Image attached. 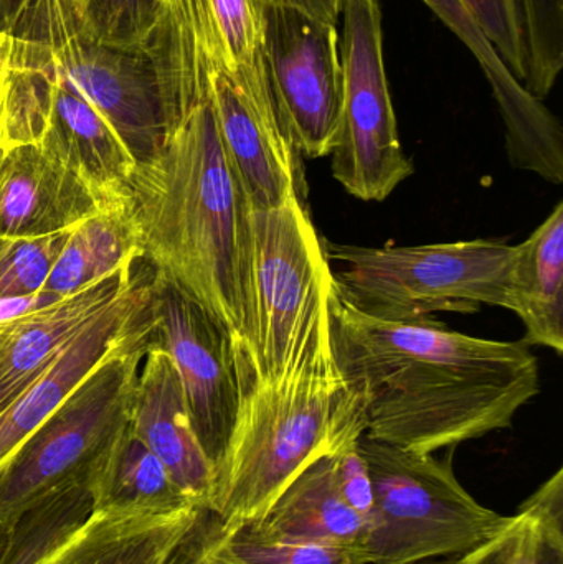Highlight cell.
<instances>
[{
  "instance_id": "cell-1",
  "label": "cell",
  "mask_w": 563,
  "mask_h": 564,
  "mask_svg": "<svg viewBox=\"0 0 563 564\" xmlns=\"http://www.w3.org/2000/svg\"><path fill=\"white\" fill-rule=\"evenodd\" d=\"M337 365L366 404L367 433L400 449L436 454L508 430L541 391L522 341L450 330L433 318L369 317L327 291Z\"/></svg>"
},
{
  "instance_id": "cell-2",
  "label": "cell",
  "mask_w": 563,
  "mask_h": 564,
  "mask_svg": "<svg viewBox=\"0 0 563 564\" xmlns=\"http://www.w3.org/2000/svg\"><path fill=\"white\" fill-rule=\"evenodd\" d=\"M124 207L155 280L197 302L231 341H247L251 207L210 101L138 162Z\"/></svg>"
},
{
  "instance_id": "cell-3",
  "label": "cell",
  "mask_w": 563,
  "mask_h": 564,
  "mask_svg": "<svg viewBox=\"0 0 563 564\" xmlns=\"http://www.w3.org/2000/svg\"><path fill=\"white\" fill-rule=\"evenodd\" d=\"M327 291L280 377H258L234 345L237 414L205 507L220 529L258 522L307 466L367 433L366 404L334 354Z\"/></svg>"
},
{
  "instance_id": "cell-4",
  "label": "cell",
  "mask_w": 563,
  "mask_h": 564,
  "mask_svg": "<svg viewBox=\"0 0 563 564\" xmlns=\"http://www.w3.org/2000/svg\"><path fill=\"white\" fill-rule=\"evenodd\" d=\"M331 285L356 311L389 322H420L436 312L506 308L515 247L472 240L369 248L323 240Z\"/></svg>"
},
{
  "instance_id": "cell-5",
  "label": "cell",
  "mask_w": 563,
  "mask_h": 564,
  "mask_svg": "<svg viewBox=\"0 0 563 564\" xmlns=\"http://www.w3.org/2000/svg\"><path fill=\"white\" fill-rule=\"evenodd\" d=\"M373 513L367 536L369 564H419L475 552L505 532L515 516H499L466 492L445 459L413 453L364 434Z\"/></svg>"
},
{
  "instance_id": "cell-6",
  "label": "cell",
  "mask_w": 563,
  "mask_h": 564,
  "mask_svg": "<svg viewBox=\"0 0 563 564\" xmlns=\"http://www.w3.org/2000/svg\"><path fill=\"white\" fill-rule=\"evenodd\" d=\"M36 148L65 165L101 210L124 207L138 161L108 121L29 40L7 35L0 148Z\"/></svg>"
},
{
  "instance_id": "cell-7",
  "label": "cell",
  "mask_w": 563,
  "mask_h": 564,
  "mask_svg": "<svg viewBox=\"0 0 563 564\" xmlns=\"http://www.w3.org/2000/svg\"><path fill=\"white\" fill-rule=\"evenodd\" d=\"M152 334L151 307L149 317L99 361L20 447L0 474V529L62 487L86 479L93 460L128 421Z\"/></svg>"
},
{
  "instance_id": "cell-8",
  "label": "cell",
  "mask_w": 563,
  "mask_h": 564,
  "mask_svg": "<svg viewBox=\"0 0 563 564\" xmlns=\"http://www.w3.org/2000/svg\"><path fill=\"white\" fill-rule=\"evenodd\" d=\"M329 282V261L306 202L291 198L250 210L247 341L241 348L260 378L280 377Z\"/></svg>"
},
{
  "instance_id": "cell-9",
  "label": "cell",
  "mask_w": 563,
  "mask_h": 564,
  "mask_svg": "<svg viewBox=\"0 0 563 564\" xmlns=\"http://www.w3.org/2000/svg\"><path fill=\"white\" fill-rule=\"evenodd\" d=\"M9 35L33 43L111 124L136 161L162 148L164 111L151 58L95 39L78 0H33Z\"/></svg>"
},
{
  "instance_id": "cell-10",
  "label": "cell",
  "mask_w": 563,
  "mask_h": 564,
  "mask_svg": "<svg viewBox=\"0 0 563 564\" xmlns=\"http://www.w3.org/2000/svg\"><path fill=\"white\" fill-rule=\"evenodd\" d=\"M340 17L344 109L331 169L347 194L383 202L415 169L400 142L387 79L380 0H340Z\"/></svg>"
},
{
  "instance_id": "cell-11",
  "label": "cell",
  "mask_w": 563,
  "mask_h": 564,
  "mask_svg": "<svg viewBox=\"0 0 563 564\" xmlns=\"http://www.w3.org/2000/svg\"><path fill=\"white\" fill-rule=\"evenodd\" d=\"M263 62L291 144L303 159L333 154L344 109L337 25L271 0L263 17Z\"/></svg>"
},
{
  "instance_id": "cell-12",
  "label": "cell",
  "mask_w": 563,
  "mask_h": 564,
  "mask_svg": "<svg viewBox=\"0 0 563 564\" xmlns=\"http://www.w3.org/2000/svg\"><path fill=\"white\" fill-rule=\"evenodd\" d=\"M152 317L155 340L174 360L192 426L215 469L238 406L230 334L197 302L155 276Z\"/></svg>"
},
{
  "instance_id": "cell-13",
  "label": "cell",
  "mask_w": 563,
  "mask_h": 564,
  "mask_svg": "<svg viewBox=\"0 0 563 564\" xmlns=\"http://www.w3.org/2000/svg\"><path fill=\"white\" fill-rule=\"evenodd\" d=\"M210 102L250 207L306 202L303 158L281 124L273 95L250 91L220 66L212 75Z\"/></svg>"
},
{
  "instance_id": "cell-14",
  "label": "cell",
  "mask_w": 563,
  "mask_h": 564,
  "mask_svg": "<svg viewBox=\"0 0 563 564\" xmlns=\"http://www.w3.org/2000/svg\"><path fill=\"white\" fill-rule=\"evenodd\" d=\"M154 278L138 282L83 328L0 410V474L69 393L151 314Z\"/></svg>"
},
{
  "instance_id": "cell-15",
  "label": "cell",
  "mask_w": 563,
  "mask_h": 564,
  "mask_svg": "<svg viewBox=\"0 0 563 564\" xmlns=\"http://www.w3.org/2000/svg\"><path fill=\"white\" fill-rule=\"evenodd\" d=\"M131 258L118 270L52 304L0 321V410L13 400L83 328L138 282Z\"/></svg>"
},
{
  "instance_id": "cell-16",
  "label": "cell",
  "mask_w": 563,
  "mask_h": 564,
  "mask_svg": "<svg viewBox=\"0 0 563 564\" xmlns=\"http://www.w3.org/2000/svg\"><path fill=\"white\" fill-rule=\"evenodd\" d=\"M136 436L164 464L172 480L205 510L214 464L192 426L177 368L158 340H149L129 411Z\"/></svg>"
},
{
  "instance_id": "cell-17",
  "label": "cell",
  "mask_w": 563,
  "mask_h": 564,
  "mask_svg": "<svg viewBox=\"0 0 563 564\" xmlns=\"http://www.w3.org/2000/svg\"><path fill=\"white\" fill-rule=\"evenodd\" d=\"M423 2L478 59L505 122L506 149L511 164L521 171L534 172L551 184L561 185L563 131L559 119L506 68L462 0Z\"/></svg>"
},
{
  "instance_id": "cell-18",
  "label": "cell",
  "mask_w": 563,
  "mask_h": 564,
  "mask_svg": "<svg viewBox=\"0 0 563 564\" xmlns=\"http://www.w3.org/2000/svg\"><path fill=\"white\" fill-rule=\"evenodd\" d=\"M101 210L85 185L36 145L0 159V238L73 230Z\"/></svg>"
},
{
  "instance_id": "cell-19",
  "label": "cell",
  "mask_w": 563,
  "mask_h": 564,
  "mask_svg": "<svg viewBox=\"0 0 563 564\" xmlns=\"http://www.w3.org/2000/svg\"><path fill=\"white\" fill-rule=\"evenodd\" d=\"M205 510H93L79 532L42 564H171Z\"/></svg>"
},
{
  "instance_id": "cell-20",
  "label": "cell",
  "mask_w": 563,
  "mask_h": 564,
  "mask_svg": "<svg viewBox=\"0 0 563 564\" xmlns=\"http://www.w3.org/2000/svg\"><path fill=\"white\" fill-rule=\"evenodd\" d=\"M255 535L283 542L366 549L369 523L340 497L333 470V454L307 466L258 522Z\"/></svg>"
},
{
  "instance_id": "cell-21",
  "label": "cell",
  "mask_w": 563,
  "mask_h": 564,
  "mask_svg": "<svg viewBox=\"0 0 563 564\" xmlns=\"http://www.w3.org/2000/svg\"><path fill=\"white\" fill-rule=\"evenodd\" d=\"M506 308L521 318L526 347L563 354V202L515 247Z\"/></svg>"
},
{
  "instance_id": "cell-22",
  "label": "cell",
  "mask_w": 563,
  "mask_h": 564,
  "mask_svg": "<svg viewBox=\"0 0 563 564\" xmlns=\"http://www.w3.org/2000/svg\"><path fill=\"white\" fill-rule=\"evenodd\" d=\"M86 484L95 510L174 512L185 507H198L172 480L155 454L136 436L129 426V417L93 460Z\"/></svg>"
},
{
  "instance_id": "cell-23",
  "label": "cell",
  "mask_w": 563,
  "mask_h": 564,
  "mask_svg": "<svg viewBox=\"0 0 563 564\" xmlns=\"http://www.w3.org/2000/svg\"><path fill=\"white\" fill-rule=\"evenodd\" d=\"M131 258H141L126 207L99 210L69 231L68 240L36 294L40 305L108 276Z\"/></svg>"
},
{
  "instance_id": "cell-24",
  "label": "cell",
  "mask_w": 563,
  "mask_h": 564,
  "mask_svg": "<svg viewBox=\"0 0 563 564\" xmlns=\"http://www.w3.org/2000/svg\"><path fill=\"white\" fill-rule=\"evenodd\" d=\"M86 479L68 484L26 510L0 532V564H42L91 517Z\"/></svg>"
},
{
  "instance_id": "cell-25",
  "label": "cell",
  "mask_w": 563,
  "mask_h": 564,
  "mask_svg": "<svg viewBox=\"0 0 563 564\" xmlns=\"http://www.w3.org/2000/svg\"><path fill=\"white\" fill-rule=\"evenodd\" d=\"M184 553L191 564H369L359 549L261 539L248 527L225 530L215 520L202 532L195 527Z\"/></svg>"
},
{
  "instance_id": "cell-26",
  "label": "cell",
  "mask_w": 563,
  "mask_h": 564,
  "mask_svg": "<svg viewBox=\"0 0 563 564\" xmlns=\"http://www.w3.org/2000/svg\"><path fill=\"white\" fill-rule=\"evenodd\" d=\"M271 0H208L224 69L253 93H270L263 62V17Z\"/></svg>"
},
{
  "instance_id": "cell-27",
  "label": "cell",
  "mask_w": 563,
  "mask_h": 564,
  "mask_svg": "<svg viewBox=\"0 0 563 564\" xmlns=\"http://www.w3.org/2000/svg\"><path fill=\"white\" fill-rule=\"evenodd\" d=\"M526 50L524 88L544 101L563 69V0H516Z\"/></svg>"
},
{
  "instance_id": "cell-28",
  "label": "cell",
  "mask_w": 563,
  "mask_h": 564,
  "mask_svg": "<svg viewBox=\"0 0 563 564\" xmlns=\"http://www.w3.org/2000/svg\"><path fill=\"white\" fill-rule=\"evenodd\" d=\"M69 231L0 238V301L35 297L48 280Z\"/></svg>"
},
{
  "instance_id": "cell-29",
  "label": "cell",
  "mask_w": 563,
  "mask_h": 564,
  "mask_svg": "<svg viewBox=\"0 0 563 564\" xmlns=\"http://www.w3.org/2000/svg\"><path fill=\"white\" fill-rule=\"evenodd\" d=\"M86 29L112 48L145 53L155 0H78Z\"/></svg>"
},
{
  "instance_id": "cell-30",
  "label": "cell",
  "mask_w": 563,
  "mask_h": 564,
  "mask_svg": "<svg viewBox=\"0 0 563 564\" xmlns=\"http://www.w3.org/2000/svg\"><path fill=\"white\" fill-rule=\"evenodd\" d=\"M499 59L524 86L526 50L516 0H462Z\"/></svg>"
},
{
  "instance_id": "cell-31",
  "label": "cell",
  "mask_w": 563,
  "mask_h": 564,
  "mask_svg": "<svg viewBox=\"0 0 563 564\" xmlns=\"http://www.w3.org/2000/svg\"><path fill=\"white\" fill-rule=\"evenodd\" d=\"M357 443L333 454L334 479L344 502L370 527L373 513L372 477Z\"/></svg>"
},
{
  "instance_id": "cell-32",
  "label": "cell",
  "mask_w": 563,
  "mask_h": 564,
  "mask_svg": "<svg viewBox=\"0 0 563 564\" xmlns=\"http://www.w3.org/2000/svg\"><path fill=\"white\" fill-rule=\"evenodd\" d=\"M512 564H563V532L516 513Z\"/></svg>"
},
{
  "instance_id": "cell-33",
  "label": "cell",
  "mask_w": 563,
  "mask_h": 564,
  "mask_svg": "<svg viewBox=\"0 0 563 564\" xmlns=\"http://www.w3.org/2000/svg\"><path fill=\"white\" fill-rule=\"evenodd\" d=\"M545 529L563 532V470L549 477L524 503L519 512Z\"/></svg>"
},
{
  "instance_id": "cell-34",
  "label": "cell",
  "mask_w": 563,
  "mask_h": 564,
  "mask_svg": "<svg viewBox=\"0 0 563 564\" xmlns=\"http://www.w3.org/2000/svg\"><path fill=\"white\" fill-rule=\"evenodd\" d=\"M516 519L505 532L489 540L475 552L462 556L459 564H512V546H515Z\"/></svg>"
},
{
  "instance_id": "cell-35",
  "label": "cell",
  "mask_w": 563,
  "mask_h": 564,
  "mask_svg": "<svg viewBox=\"0 0 563 564\" xmlns=\"http://www.w3.org/2000/svg\"><path fill=\"white\" fill-rule=\"evenodd\" d=\"M290 6L300 7L311 15L324 20V22L337 25L340 17V0H280Z\"/></svg>"
},
{
  "instance_id": "cell-36",
  "label": "cell",
  "mask_w": 563,
  "mask_h": 564,
  "mask_svg": "<svg viewBox=\"0 0 563 564\" xmlns=\"http://www.w3.org/2000/svg\"><path fill=\"white\" fill-rule=\"evenodd\" d=\"M33 0H0V33L9 35Z\"/></svg>"
},
{
  "instance_id": "cell-37",
  "label": "cell",
  "mask_w": 563,
  "mask_h": 564,
  "mask_svg": "<svg viewBox=\"0 0 563 564\" xmlns=\"http://www.w3.org/2000/svg\"><path fill=\"white\" fill-rule=\"evenodd\" d=\"M462 556H453V558L432 560V562L419 563V564H459Z\"/></svg>"
},
{
  "instance_id": "cell-38",
  "label": "cell",
  "mask_w": 563,
  "mask_h": 564,
  "mask_svg": "<svg viewBox=\"0 0 563 564\" xmlns=\"http://www.w3.org/2000/svg\"><path fill=\"white\" fill-rule=\"evenodd\" d=\"M6 48H7V35L6 40H3V46L2 52H0V89H2V63H3V55H6ZM3 151L0 149V159H2Z\"/></svg>"
},
{
  "instance_id": "cell-39",
  "label": "cell",
  "mask_w": 563,
  "mask_h": 564,
  "mask_svg": "<svg viewBox=\"0 0 563 564\" xmlns=\"http://www.w3.org/2000/svg\"><path fill=\"white\" fill-rule=\"evenodd\" d=\"M184 549V546H182ZM178 550L177 555L174 556V564H191L187 558H185L184 550ZM172 564V562H171Z\"/></svg>"
},
{
  "instance_id": "cell-40",
  "label": "cell",
  "mask_w": 563,
  "mask_h": 564,
  "mask_svg": "<svg viewBox=\"0 0 563 564\" xmlns=\"http://www.w3.org/2000/svg\"><path fill=\"white\" fill-rule=\"evenodd\" d=\"M3 40H6V35H2V33H0V52H2Z\"/></svg>"
},
{
  "instance_id": "cell-41",
  "label": "cell",
  "mask_w": 563,
  "mask_h": 564,
  "mask_svg": "<svg viewBox=\"0 0 563 564\" xmlns=\"http://www.w3.org/2000/svg\"><path fill=\"white\" fill-rule=\"evenodd\" d=\"M159 0H155V6H158Z\"/></svg>"
},
{
  "instance_id": "cell-42",
  "label": "cell",
  "mask_w": 563,
  "mask_h": 564,
  "mask_svg": "<svg viewBox=\"0 0 563 564\" xmlns=\"http://www.w3.org/2000/svg\"><path fill=\"white\" fill-rule=\"evenodd\" d=\"M0 532H2V529H0Z\"/></svg>"
}]
</instances>
